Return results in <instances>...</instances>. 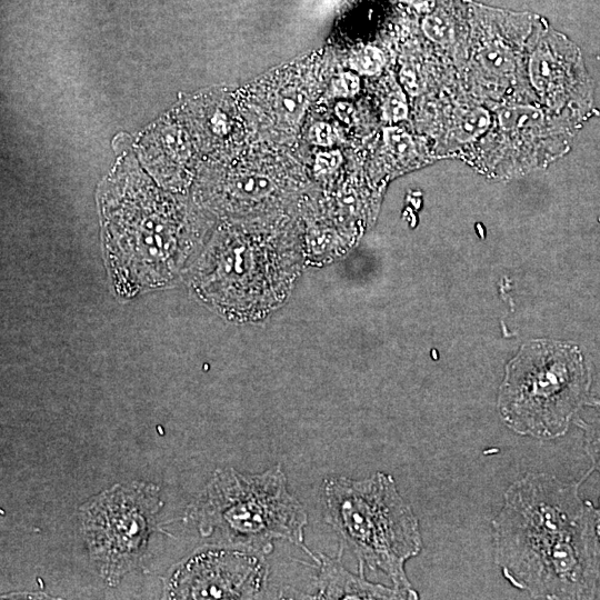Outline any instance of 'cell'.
<instances>
[{
    "mask_svg": "<svg viewBox=\"0 0 600 600\" xmlns=\"http://www.w3.org/2000/svg\"><path fill=\"white\" fill-rule=\"evenodd\" d=\"M594 513L578 484L546 473L513 482L492 522L504 578L533 598H591L600 564Z\"/></svg>",
    "mask_w": 600,
    "mask_h": 600,
    "instance_id": "obj_1",
    "label": "cell"
},
{
    "mask_svg": "<svg viewBox=\"0 0 600 600\" xmlns=\"http://www.w3.org/2000/svg\"><path fill=\"white\" fill-rule=\"evenodd\" d=\"M321 498L324 521L354 553L359 567L382 571L393 588L418 599L404 563L421 551L419 522L392 476L381 471L360 480L329 476Z\"/></svg>",
    "mask_w": 600,
    "mask_h": 600,
    "instance_id": "obj_2",
    "label": "cell"
},
{
    "mask_svg": "<svg viewBox=\"0 0 600 600\" xmlns=\"http://www.w3.org/2000/svg\"><path fill=\"white\" fill-rule=\"evenodd\" d=\"M116 200L106 208L103 243L118 292L131 296L172 280L198 236L172 201L148 183L127 186Z\"/></svg>",
    "mask_w": 600,
    "mask_h": 600,
    "instance_id": "obj_3",
    "label": "cell"
},
{
    "mask_svg": "<svg viewBox=\"0 0 600 600\" xmlns=\"http://www.w3.org/2000/svg\"><path fill=\"white\" fill-rule=\"evenodd\" d=\"M191 516L203 537L218 534L229 543L269 554L274 540L304 546L308 513L288 490L280 463L259 474L219 469L196 501Z\"/></svg>",
    "mask_w": 600,
    "mask_h": 600,
    "instance_id": "obj_4",
    "label": "cell"
},
{
    "mask_svg": "<svg viewBox=\"0 0 600 600\" xmlns=\"http://www.w3.org/2000/svg\"><path fill=\"white\" fill-rule=\"evenodd\" d=\"M588 386L578 347L552 340L529 341L506 367L499 411L514 432L553 439L567 431Z\"/></svg>",
    "mask_w": 600,
    "mask_h": 600,
    "instance_id": "obj_5",
    "label": "cell"
},
{
    "mask_svg": "<svg viewBox=\"0 0 600 600\" xmlns=\"http://www.w3.org/2000/svg\"><path fill=\"white\" fill-rule=\"evenodd\" d=\"M264 236L226 231L213 237L193 271V286L208 302L228 314L248 317L271 303V250ZM287 286V284H286Z\"/></svg>",
    "mask_w": 600,
    "mask_h": 600,
    "instance_id": "obj_6",
    "label": "cell"
},
{
    "mask_svg": "<svg viewBox=\"0 0 600 600\" xmlns=\"http://www.w3.org/2000/svg\"><path fill=\"white\" fill-rule=\"evenodd\" d=\"M161 508L154 486H116L81 507L83 533L101 576L114 584L143 554Z\"/></svg>",
    "mask_w": 600,
    "mask_h": 600,
    "instance_id": "obj_7",
    "label": "cell"
},
{
    "mask_svg": "<svg viewBox=\"0 0 600 600\" xmlns=\"http://www.w3.org/2000/svg\"><path fill=\"white\" fill-rule=\"evenodd\" d=\"M249 548H209L194 553L172 577L171 598L251 599L263 590L268 563Z\"/></svg>",
    "mask_w": 600,
    "mask_h": 600,
    "instance_id": "obj_8",
    "label": "cell"
},
{
    "mask_svg": "<svg viewBox=\"0 0 600 600\" xmlns=\"http://www.w3.org/2000/svg\"><path fill=\"white\" fill-rule=\"evenodd\" d=\"M341 553L331 558L324 553H318L314 562L319 571L316 577V592L313 599H410V597L397 590L379 583H372L364 577V567H359L358 574L349 572L341 563Z\"/></svg>",
    "mask_w": 600,
    "mask_h": 600,
    "instance_id": "obj_9",
    "label": "cell"
},
{
    "mask_svg": "<svg viewBox=\"0 0 600 600\" xmlns=\"http://www.w3.org/2000/svg\"><path fill=\"white\" fill-rule=\"evenodd\" d=\"M531 79L534 87L539 90L549 103H558L564 93L566 72L563 61L557 51L547 43L537 49L531 59Z\"/></svg>",
    "mask_w": 600,
    "mask_h": 600,
    "instance_id": "obj_10",
    "label": "cell"
},
{
    "mask_svg": "<svg viewBox=\"0 0 600 600\" xmlns=\"http://www.w3.org/2000/svg\"><path fill=\"white\" fill-rule=\"evenodd\" d=\"M229 193L241 200H262L274 190L273 182L260 173H242L231 178L228 183Z\"/></svg>",
    "mask_w": 600,
    "mask_h": 600,
    "instance_id": "obj_11",
    "label": "cell"
},
{
    "mask_svg": "<svg viewBox=\"0 0 600 600\" xmlns=\"http://www.w3.org/2000/svg\"><path fill=\"white\" fill-rule=\"evenodd\" d=\"M307 99L304 93L296 87L281 89L276 98L277 111L290 121H297L304 112Z\"/></svg>",
    "mask_w": 600,
    "mask_h": 600,
    "instance_id": "obj_12",
    "label": "cell"
},
{
    "mask_svg": "<svg viewBox=\"0 0 600 600\" xmlns=\"http://www.w3.org/2000/svg\"><path fill=\"white\" fill-rule=\"evenodd\" d=\"M478 60L487 73L507 74L512 69L509 53L497 42L484 47L479 53Z\"/></svg>",
    "mask_w": 600,
    "mask_h": 600,
    "instance_id": "obj_13",
    "label": "cell"
},
{
    "mask_svg": "<svg viewBox=\"0 0 600 600\" xmlns=\"http://www.w3.org/2000/svg\"><path fill=\"white\" fill-rule=\"evenodd\" d=\"M422 29L428 38L438 43H448L453 39V22L443 10L427 16Z\"/></svg>",
    "mask_w": 600,
    "mask_h": 600,
    "instance_id": "obj_14",
    "label": "cell"
},
{
    "mask_svg": "<svg viewBox=\"0 0 600 600\" xmlns=\"http://www.w3.org/2000/svg\"><path fill=\"white\" fill-rule=\"evenodd\" d=\"M351 68L361 74H374L384 63L383 53L374 47H366L352 54Z\"/></svg>",
    "mask_w": 600,
    "mask_h": 600,
    "instance_id": "obj_15",
    "label": "cell"
},
{
    "mask_svg": "<svg viewBox=\"0 0 600 600\" xmlns=\"http://www.w3.org/2000/svg\"><path fill=\"white\" fill-rule=\"evenodd\" d=\"M489 121L488 114L484 112V110L481 109H474L467 111L464 113H461L459 117V139L460 140H468L472 137L478 136L481 133L484 128L487 127Z\"/></svg>",
    "mask_w": 600,
    "mask_h": 600,
    "instance_id": "obj_16",
    "label": "cell"
},
{
    "mask_svg": "<svg viewBox=\"0 0 600 600\" xmlns=\"http://www.w3.org/2000/svg\"><path fill=\"white\" fill-rule=\"evenodd\" d=\"M384 142L397 154L408 153L412 147L411 137L399 128H387L383 132Z\"/></svg>",
    "mask_w": 600,
    "mask_h": 600,
    "instance_id": "obj_17",
    "label": "cell"
},
{
    "mask_svg": "<svg viewBox=\"0 0 600 600\" xmlns=\"http://www.w3.org/2000/svg\"><path fill=\"white\" fill-rule=\"evenodd\" d=\"M586 430V450L594 468L600 470V419L596 422L582 424Z\"/></svg>",
    "mask_w": 600,
    "mask_h": 600,
    "instance_id": "obj_18",
    "label": "cell"
},
{
    "mask_svg": "<svg viewBox=\"0 0 600 600\" xmlns=\"http://www.w3.org/2000/svg\"><path fill=\"white\" fill-rule=\"evenodd\" d=\"M360 89V79L351 72H344L332 81L331 91L336 97H352Z\"/></svg>",
    "mask_w": 600,
    "mask_h": 600,
    "instance_id": "obj_19",
    "label": "cell"
},
{
    "mask_svg": "<svg viewBox=\"0 0 600 600\" xmlns=\"http://www.w3.org/2000/svg\"><path fill=\"white\" fill-rule=\"evenodd\" d=\"M407 110L403 96L400 92L392 93L382 106V117L387 121H399L407 117Z\"/></svg>",
    "mask_w": 600,
    "mask_h": 600,
    "instance_id": "obj_20",
    "label": "cell"
},
{
    "mask_svg": "<svg viewBox=\"0 0 600 600\" xmlns=\"http://www.w3.org/2000/svg\"><path fill=\"white\" fill-rule=\"evenodd\" d=\"M310 140L319 146H331L336 140L332 127L326 122L313 124L309 132Z\"/></svg>",
    "mask_w": 600,
    "mask_h": 600,
    "instance_id": "obj_21",
    "label": "cell"
},
{
    "mask_svg": "<svg viewBox=\"0 0 600 600\" xmlns=\"http://www.w3.org/2000/svg\"><path fill=\"white\" fill-rule=\"evenodd\" d=\"M341 162V154L339 151L321 152L317 156L316 167L318 171H332Z\"/></svg>",
    "mask_w": 600,
    "mask_h": 600,
    "instance_id": "obj_22",
    "label": "cell"
},
{
    "mask_svg": "<svg viewBox=\"0 0 600 600\" xmlns=\"http://www.w3.org/2000/svg\"><path fill=\"white\" fill-rule=\"evenodd\" d=\"M337 116L346 123H351L354 116V108L347 102H339L336 106Z\"/></svg>",
    "mask_w": 600,
    "mask_h": 600,
    "instance_id": "obj_23",
    "label": "cell"
},
{
    "mask_svg": "<svg viewBox=\"0 0 600 600\" xmlns=\"http://www.w3.org/2000/svg\"><path fill=\"white\" fill-rule=\"evenodd\" d=\"M402 80L406 83L408 90L414 92L416 91V78L413 76V72L410 70H406L402 72Z\"/></svg>",
    "mask_w": 600,
    "mask_h": 600,
    "instance_id": "obj_24",
    "label": "cell"
},
{
    "mask_svg": "<svg viewBox=\"0 0 600 600\" xmlns=\"http://www.w3.org/2000/svg\"><path fill=\"white\" fill-rule=\"evenodd\" d=\"M596 514H597V517H596V522H597L596 530H597V534H598V537L600 539V509L596 510Z\"/></svg>",
    "mask_w": 600,
    "mask_h": 600,
    "instance_id": "obj_25",
    "label": "cell"
}]
</instances>
